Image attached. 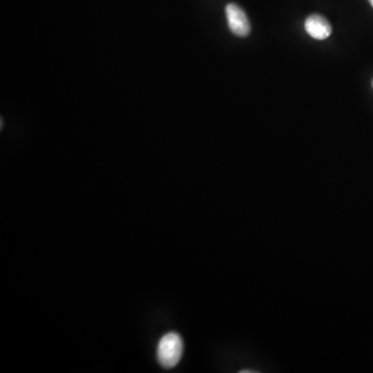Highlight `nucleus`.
Masks as SVG:
<instances>
[{
    "instance_id": "nucleus-2",
    "label": "nucleus",
    "mask_w": 373,
    "mask_h": 373,
    "mask_svg": "<svg viewBox=\"0 0 373 373\" xmlns=\"http://www.w3.org/2000/svg\"><path fill=\"white\" fill-rule=\"evenodd\" d=\"M227 24L235 36L245 38L250 34L251 24L245 10L235 3L227 4L225 8Z\"/></svg>"
},
{
    "instance_id": "nucleus-4",
    "label": "nucleus",
    "mask_w": 373,
    "mask_h": 373,
    "mask_svg": "<svg viewBox=\"0 0 373 373\" xmlns=\"http://www.w3.org/2000/svg\"><path fill=\"white\" fill-rule=\"evenodd\" d=\"M242 373H248V372H254V370H242L241 372Z\"/></svg>"
},
{
    "instance_id": "nucleus-5",
    "label": "nucleus",
    "mask_w": 373,
    "mask_h": 373,
    "mask_svg": "<svg viewBox=\"0 0 373 373\" xmlns=\"http://www.w3.org/2000/svg\"><path fill=\"white\" fill-rule=\"evenodd\" d=\"M370 4H372V8H373V0H370Z\"/></svg>"
},
{
    "instance_id": "nucleus-1",
    "label": "nucleus",
    "mask_w": 373,
    "mask_h": 373,
    "mask_svg": "<svg viewBox=\"0 0 373 373\" xmlns=\"http://www.w3.org/2000/svg\"><path fill=\"white\" fill-rule=\"evenodd\" d=\"M183 353L184 342L181 335L175 332H170L163 336L159 342L156 359L162 367L170 370L180 363Z\"/></svg>"
},
{
    "instance_id": "nucleus-6",
    "label": "nucleus",
    "mask_w": 373,
    "mask_h": 373,
    "mask_svg": "<svg viewBox=\"0 0 373 373\" xmlns=\"http://www.w3.org/2000/svg\"><path fill=\"white\" fill-rule=\"evenodd\" d=\"M372 87H373V81H372Z\"/></svg>"
},
{
    "instance_id": "nucleus-3",
    "label": "nucleus",
    "mask_w": 373,
    "mask_h": 373,
    "mask_svg": "<svg viewBox=\"0 0 373 373\" xmlns=\"http://www.w3.org/2000/svg\"><path fill=\"white\" fill-rule=\"evenodd\" d=\"M305 29L311 38L315 40H326L332 34L329 21L321 15H311L305 21Z\"/></svg>"
}]
</instances>
